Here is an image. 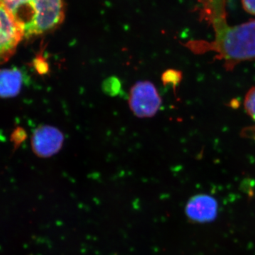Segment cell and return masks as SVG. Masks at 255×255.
<instances>
[{"label":"cell","mask_w":255,"mask_h":255,"mask_svg":"<svg viewBox=\"0 0 255 255\" xmlns=\"http://www.w3.org/2000/svg\"><path fill=\"white\" fill-rule=\"evenodd\" d=\"M162 100L152 82L139 81L132 87L129 106L134 115L138 118H151L158 112Z\"/></svg>","instance_id":"cell-4"},{"label":"cell","mask_w":255,"mask_h":255,"mask_svg":"<svg viewBox=\"0 0 255 255\" xmlns=\"http://www.w3.org/2000/svg\"><path fill=\"white\" fill-rule=\"evenodd\" d=\"M245 11L255 16V0H242Z\"/></svg>","instance_id":"cell-11"},{"label":"cell","mask_w":255,"mask_h":255,"mask_svg":"<svg viewBox=\"0 0 255 255\" xmlns=\"http://www.w3.org/2000/svg\"><path fill=\"white\" fill-rule=\"evenodd\" d=\"M1 1H3L9 9H11L19 4L20 3L22 2L24 0H1Z\"/></svg>","instance_id":"cell-12"},{"label":"cell","mask_w":255,"mask_h":255,"mask_svg":"<svg viewBox=\"0 0 255 255\" xmlns=\"http://www.w3.org/2000/svg\"><path fill=\"white\" fill-rule=\"evenodd\" d=\"M24 38V28L11 10L0 0V65L14 55Z\"/></svg>","instance_id":"cell-3"},{"label":"cell","mask_w":255,"mask_h":255,"mask_svg":"<svg viewBox=\"0 0 255 255\" xmlns=\"http://www.w3.org/2000/svg\"><path fill=\"white\" fill-rule=\"evenodd\" d=\"M21 82L22 78L18 70H0V97H11L17 95Z\"/></svg>","instance_id":"cell-7"},{"label":"cell","mask_w":255,"mask_h":255,"mask_svg":"<svg viewBox=\"0 0 255 255\" xmlns=\"http://www.w3.org/2000/svg\"><path fill=\"white\" fill-rule=\"evenodd\" d=\"M199 13L214 29L212 41L191 42L194 51L216 53L215 60L223 62L227 71H233L238 64L255 61V19L236 26H230L227 21V0H197Z\"/></svg>","instance_id":"cell-1"},{"label":"cell","mask_w":255,"mask_h":255,"mask_svg":"<svg viewBox=\"0 0 255 255\" xmlns=\"http://www.w3.org/2000/svg\"><path fill=\"white\" fill-rule=\"evenodd\" d=\"M63 141L64 135L60 130L50 126H43L33 133L32 147L37 155L49 157L59 152Z\"/></svg>","instance_id":"cell-5"},{"label":"cell","mask_w":255,"mask_h":255,"mask_svg":"<svg viewBox=\"0 0 255 255\" xmlns=\"http://www.w3.org/2000/svg\"><path fill=\"white\" fill-rule=\"evenodd\" d=\"M11 10L24 28V38L44 34L63 21V0H24Z\"/></svg>","instance_id":"cell-2"},{"label":"cell","mask_w":255,"mask_h":255,"mask_svg":"<svg viewBox=\"0 0 255 255\" xmlns=\"http://www.w3.org/2000/svg\"><path fill=\"white\" fill-rule=\"evenodd\" d=\"M244 107L247 114L255 122V86L252 87L246 94L244 100Z\"/></svg>","instance_id":"cell-10"},{"label":"cell","mask_w":255,"mask_h":255,"mask_svg":"<svg viewBox=\"0 0 255 255\" xmlns=\"http://www.w3.org/2000/svg\"><path fill=\"white\" fill-rule=\"evenodd\" d=\"M182 79V74L180 71L173 70V69H169L166 70L162 76V81L163 82L164 86L170 84L173 85L174 87L177 86L178 84L180 82Z\"/></svg>","instance_id":"cell-9"},{"label":"cell","mask_w":255,"mask_h":255,"mask_svg":"<svg viewBox=\"0 0 255 255\" xmlns=\"http://www.w3.org/2000/svg\"><path fill=\"white\" fill-rule=\"evenodd\" d=\"M102 90L107 95L117 96L120 92L121 82L118 78L114 77L107 79L102 84Z\"/></svg>","instance_id":"cell-8"},{"label":"cell","mask_w":255,"mask_h":255,"mask_svg":"<svg viewBox=\"0 0 255 255\" xmlns=\"http://www.w3.org/2000/svg\"><path fill=\"white\" fill-rule=\"evenodd\" d=\"M185 212L188 219L193 222H210L217 216L218 203L212 196L197 194L188 201Z\"/></svg>","instance_id":"cell-6"}]
</instances>
